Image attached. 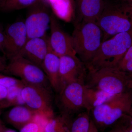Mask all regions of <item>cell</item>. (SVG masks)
<instances>
[{"label":"cell","mask_w":132,"mask_h":132,"mask_svg":"<svg viewBox=\"0 0 132 132\" xmlns=\"http://www.w3.org/2000/svg\"><path fill=\"white\" fill-rule=\"evenodd\" d=\"M50 29L48 41L50 47L52 51L60 57L65 55L77 56L74 49L72 36L62 28L53 13Z\"/></svg>","instance_id":"obj_10"},{"label":"cell","mask_w":132,"mask_h":132,"mask_svg":"<svg viewBox=\"0 0 132 132\" xmlns=\"http://www.w3.org/2000/svg\"><path fill=\"white\" fill-rule=\"evenodd\" d=\"M132 105V92L127 91L114 95L104 104L92 110L95 125L106 127L127 114Z\"/></svg>","instance_id":"obj_5"},{"label":"cell","mask_w":132,"mask_h":132,"mask_svg":"<svg viewBox=\"0 0 132 132\" xmlns=\"http://www.w3.org/2000/svg\"><path fill=\"white\" fill-rule=\"evenodd\" d=\"M23 87H13L8 88L6 98L0 102V106L3 109L21 105L22 103L21 91Z\"/></svg>","instance_id":"obj_22"},{"label":"cell","mask_w":132,"mask_h":132,"mask_svg":"<svg viewBox=\"0 0 132 132\" xmlns=\"http://www.w3.org/2000/svg\"><path fill=\"white\" fill-rule=\"evenodd\" d=\"M2 109H0V119H1V116L2 115Z\"/></svg>","instance_id":"obj_38"},{"label":"cell","mask_w":132,"mask_h":132,"mask_svg":"<svg viewBox=\"0 0 132 132\" xmlns=\"http://www.w3.org/2000/svg\"><path fill=\"white\" fill-rule=\"evenodd\" d=\"M71 120L60 115L47 121L44 132H69Z\"/></svg>","instance_id":"obj_20"},{"label":"cell","mask_w":132,"mask_h":132,"mask_svg":"<svg viewBox=\"0 0 132 132\" xmlns=\"http://www.w3.org/2000/svg\"><path fill=\"white\" fill-rule=\"evenodd\" d=\"M25 85L26 83L20 79L0 73V85L7 89L15 86L23 87Z\"/></svg>","instance_id":"obj_24"},{"label":"cell","mask_w":132,"mask_h":132,"mask_svg":"<svg viewBox=\"0 0 132 132\" xmlns=\"http://www.w3.org/2000/svg\"><path fill=\"white\" fill-rule=\"evenodd\" d=\"M89 132H98L97 126L92 120V119L91 120Z\"/></svg>","instance_id":"obj_30"},{"label":"cell","mask_w":132,"mask_h":132,"mask_svg":"<svg viewBox=\"0 0 132 132\" xmlns=\"http://www.w3.org/2000/svg\"><path fill=\"white\" fill-rule=\"evenodd\" d=\"M118 68L128 74L132 73V45L127 51Z\"/></svg>","instance_id":"obj_25"},{"label":"cell","mask_w":132,"mask_h":132,"mask_svg":"<svg viewBox=\"0 0 132 132\" xmlns=\"http://www.w3.org/2000/svg\"><path fill=\"white\" fill-rule=\"evenodd\" d=\"M36 111L26 105L13 107L4 114L6 122L20 130L24 126L34 120L39 115Z\"/></svg>","instance_id":"obj_14"},{"label":"cell","mask_w":132,"mask_h":132,"mask_svg":"<svg viewBox=\"0 0 132 132\" xmlns=\"http://www.w3.org/2000/svg\"><path fill=\"white\" fill-rule=\"evenodd\" d=\"M85 94L87 109L89 112L115 95L97 88L88 87L86 85Z\"/></svg>","instance_id":"obj_18"},{"label":"cell","mask_w":132,"mask_h":132,"mask_svg":"<svg viewBox=\"0 0 132 132\" xmlns=\"http://www.w3.org/2000/svg\"><path fill=\"white\" fill-rule=\"evenodd\" d=\"M128 75L130 79L132 80V73L130 74H128Z\"/></svg>","instance_id":"obj_37"},{"label":"cell","mask_w":132,"mask_h":132,"mask_svg":"<svg viewBox=\"0 0 132 132\" xmlns=\"http://www.w3.org/2000/svg\"><path fill=\"white\" fill-rule=\"evenodd\" d=\"M28 9L24 21L28 39L47 36L52 14L49 5L45 0H39Z\"/></svg>","instance_id":"obj_9"},{"label":"cell","mask_w":132,"mask_h":132,"mask_svg":"<svg viewBox=\"0 0 132 132\" xmlns=\"http://www.w3.org/2000/svg\"><path fill=\"white\" fill-rule=\"evenodd\" d=\"M39 0H2L0 11L9 12L28 8Z\"/></svg>","instance_id":"obj_21"},{"label":"cell","mask_w":132,"mask_h":132,"mask_svg":"<svg viewBox=\"0 0 132 132\" xmlns=\"http://www.w3.org/2000/svg\"><path fill=\"white\" fill-rule=\"evenodd\" d=\"M89 112L86 111L80 113L71 120L69 132H89L92 120Z\"/></svg>","instance_id":"obj_19"},{"label":"cell","mask_w":132,"mask_h":132,"mask_svg":"<svg viewBox=\"0 0 132 132\" xmlns=\"http://www.w3.org/2000/svg\"><path fill=\"white\" fill-rule=\"evenodd\" d=\"M86 69L85 64L78 56L65 55L60 57V79L61 90L71 82L78 81L85 84L87 76Z\"/></svg>","instance_id":"obj_11"},{"label":"cell","mask_w":132,"mask_h":132,"mask_svg":"<svg viewBox=\"0 0 132 132\" xmlns=\"http://www.w3.org/2000/svg\"><path fill=\"white\" fill-rule=\"evenodd\" d=\"M48 120L46 118L38 115L34 120L22 128L20 132H44Z\"/></svg>","instance_id":"obj_23"},{"label":"cell","mask_w":132,"mask_h":132,"mask_svg":"<svg viewBox=\"0 0 132 132\" xmlns=\"http://www.w3.org/2000/svg\"><path fill=\"white\" fill-rule=\"evenodd\" d=\"M7 94V88L0 85V101L6 98Z\"/></svg>","instance_id":"obj_29"},{"label":"cell","mask_w":132,"mask_h":132,"mask_svg":"<svg viewBox=\"0 0 132 132\" xmlns=\"http://www.w3.org/2000/svg\"><path fill=\"white\" fill-rule=\"evenodd\" d=\"M4 56L8 60L17 56L28 40L24 21H18L7 26L5 29Z\"/></svg>","instance_id":"obj_12"},{"label":"cell","mask_w":132,"mask_h":132,"mask_svg":"<svg viewBox=\"0 0 132 132\" xmlns=\"http://www.w3.org/2000/svg\"><path fill=\"white\" fill-rule=\"evenodd\" d=\"M86 80L85 85L88 87L116 95L127 91L130 79L118 68H105L88 71Z\"/></svg>","instance_id":"obj_4"},{"label":"cell","mask_w":132,"mask_h":132,"mask_svg":"<svg viewBox=\"0 0 132 132\" xmlns=\"http://www.w3.org/2000/svg\"><path fill=\"white\" fill-rule=\"evenodd\" d=\"M2 0H0V3H1V2Z\"/></svg>","instance_id":"obj_39"},{"label":"cell","mask_w":132,"mask_h":132,"mask_svg":"<svg viewBox=\"0 0 132 132\" xmlns=\"http://www.w3.org/2000/svg\"><path fill=\"white\" fill-rule=\"evenodd\" d=\"M6 127V126L2 121L0 119V132H2Z\"/></svg>","instance_id":"obj_32"},{"label":"cell","mask_w":132,"mask_h":132,"mask_svg":"<svg viewBox=\"0 0 132 132\" xmlns=\"http://www.w3.org/2000/svg\"><path fill=\"white\" fill-rule=\"evenodd\" d=\"M118 125L124 132H132V117L128 114L123 116Z\"/></svg>","instance_id":"obj_26"},{"label":"cell","mask_w":132,"mask_h":132,"mask_svg":"<svg viewBox=\"0 0 132 132\" xmlns=\"http://www.w3.org/2000/svg\"><path fill=\"white\" fill-rule=\"evenodd\" d=\"M85 83L74 82L68 84L58 93L56 99L60 115L71 120L75 114L87 111L85 94Z\"/></svg>","instance_id":"obj_6"},{"label":"cell","mask_w":132,"mask_h":132,"mask_svg":"<svg viewBox=\"0 0 132 132\" xmlns=\"http://www.w3.org/2000/svg\"><path fill=\"white\" fill-rule=\"evenodd\" d=\"M60 57L50 50L43 61L41 68L52 88L57 93L61 90L60 79Z\"/></svg>","instance_id":"obj_16"},{"label":"cell","mask_w":132,"mask_h":132,"mask_svg":"<svg viewBox=\"0 0 132 132\" xmlns=\"http://www.w3.org/2000/svg\"><path fill=\"white\" fill-rule=\"evenodd\" d=\"M2 132H16V131L13 130H12L10 128H8L7 127L5 128V129L3 130Z\"/></svg>","instance_id":"obj_33"},{"label":"cell","mask_w":132,"mask_h":132,"mask_svg":"<svg viewBox=\"0 0 132 132\" xmlns=\"http://www.w3.org/2000/svg\"><path fill=\"white\" fill-rule=\"evenodd\" d=\"M128 2V5L132 7V0H125Z\"/></svg>","instance_id":"obj_34"},{"label":"cell","mask_w":132,"mask_h":132,"mask_svg":"<svg viewBox=\"0 0 132 132\" xmlns=\"http://www.w3.org/2000/svg\"><path fill=\"white\" fill-rule=\"evenodd\" d=\"M105 0H78V21L97 22L105 5Z\"/></svg>","instance_id":"obj_15"},{"label":"cell","mask_w":132,"mask_h":132,"mask_svg":"<svg viewBox=\"0 0 132 132\" xmlns=\"http://www.w3.org/2000/svg\"><path fill=\"white\" fill-rule=\"evenodd\" d=\"M25 105L48 120L54 117L53 100L50 88L40 85L26 84L22 89Z\"/></svg>","instance_id":"obj_8"},{"label":"cell","mask_w":132,"mask_h":132,"mask_svg":"<svg viewBox=\"0 0 132 132\" xmlns=\"http://www.w3.org/2000/svg\"><path fill=\"white\" fill-rule=\"evenodd\" d=\"M5 74L20 78L26 84L51 86L42 68L27 59L17 55L9 59Z\"/></svg>","instance_id":"obj_7"},{"label":"cell","mask_w":132,"mask_h":132,"mask_svg":"<svg viewBox=\"0 0 132 132\" xmlns=\"http://www.w3.org/2000/svg\"><path fill=\"white\" fill-rule=\"evenodd\" d=\"M5 29L0 24V52L4 54L5 46Z\"/></svg>","instance_id":"obj_27"},{"label":"cell","mask_w":132,"mask_h":132,"mask_svg":"<svg viewBox=\"0 0 132 132\" xmlns=\"http://www.w3.org/2000/svg\"></svg>","instance_id":"obj_40"},{"label":"cell","mask_w":132,"mask_h":132,"mask_svg":"<svg viewBox=\"0 0 132 132\" xmlns=\"http://www.w3.org/2000/svg\"><path fill=\"white\" fill-rule=\"evenodd\" d=\"M108 132H124L120 127L117 125L115 127L109 131Z\"/></svg>","instance_id":"obj_31"},{"label":"cell","mask_w":132,"mask_h":132,"mask_svg":"<svg viewBox=\"0 0 132 132\" xmlns=\"http://www.w3.org/2000/svg\"><path fill=\"white\" fill-rule=\"evenodd\" d=\"M127 114L130 116H132V105L131 107V109H130L129 112Z\"/></svg>","instance_id":"obj_36"},{"label":"cell","mask_w":132,"mask_h":132,"mask_svg":"<svg viewBox=\"0 0 132 132\" xmlns=\"http://www.w3.org/2000/svg\"><path fill=\"white\" fill-rule=\"evenodd\" d=\"M56 17L69 22L72 19L75 13L73 0H45Z\"/></svg>","instance_id":"obj_17"},{"label":"cell","mask_w":132,"mask_h":132,"mask_svg":"<svg viewBox=\"0 0 132 132\" xmlns=\"http://www.w3.org/2000/svg\"><path fill=\"white\" fill-rule=\"evenodd\" d=\"M50 50L48 36L29 39L18 55L24 57L41 68Z\"/></svg>","instance_id":"obj_13"},{"label":"cell","mask_w":132,"mask_h":132,"mask_svg":"<svg viewBox=\"0 0 132 132\" xmlns=\"http://www.w3.org/2000/svg\"><path fill=\"white\" fill-rule=\"evenodd\" d=\"M104 35V41L118 34L132 29V7L106 2L97 22Z\"/></svg>","instance_id":"obj_3"},{"label":"cell","mask_w":132,"mask_h":132,"mask_svg":"<svg viewBox=\"0 0 132 132\" xmlns=\"http://www.w3.org/2000/svg\"><path fill=\"white\" fill-rule=\"evenodd\" d=\"M132 45V29L118 34L103 41L92 61L86 66L88 71L105 68H118Z\"/></svg>","instance_id":"obj_2"},{"label":"cell","mask_w":132,"mask_h":132,"mask_svg":"<svg viewBox=\"0 0 132 132\" xmlns=\"http://www.w3.org/2000/svg\"><path fill=\"white\" fill-rule=\"evenodd\" d=\"M6 59L5 56H0V73L5 74L7 63L6 61Z\"/></svg>","instance_id":"obj_28"},{"label":"cell","mask_w":132,"mask_h":132,"mask_svg":"<svg viewBox=\"0 0 132 132\" xmlns=\"http://www.w3.org/2000/svg\"><path fill=\"white\" fill-rule=\"evenodd\" d=\"M71 36L76 55L86 67L104 41L102 31L96 22L78 21Z\"/></svg>","instance_id":"obj_1"},{"label":"cell","mask_w":132,"mask_h":132,"mask_svg":"<svg viewBox=\"0 0 132 132\" xmlns=\"http://www.w3.org/2000/svg\"><path fill=\"white\" fill-rule=\"evenodd\" d=\"M129 88L132 89V80L130 79L129 82Z\"/></svg>","instance_id":"obj_35"}]
</instances>
